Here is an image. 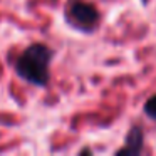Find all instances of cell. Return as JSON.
<instances>
[{
    "label": "cell",
    "mask_w": 156,
    "mask_h": 156,
    "mask_svg": "<svg viewBox=\"0 0 156 156\" xmlns=\"http://www.w3.org/2000/svg\"><path fill=\"white\" fill-rule=\"evenodd\" d=\"M143 109H144V114L148 116V118H151L156 121V94L151 96V98L144 102V108Z\"/></svg>",
    "instance_id": "cell-4"
},
{
    "label": "cell",
    "mask_w": 156,
    "mask_h": 156,
    "mask_svg": "<svg viewBox=\"0 0 156 156\" xmlns=\"http://www.w3.org/2000/svg\"><path fill=\"white\" fill-rule=\"evenodd\" d=\"M54 57V51L45 44H32L27 47L15 62V72L20 79L29 84L44 87L51 77V61Z\"/></svg>",
    "instance_id": "cell-1"
},
{
    "label": "cell",
    "mask_w": 156,
    "mask_h": 156,
    "mask_svg": "<svg viewBox=\"0 0 156 156\" xmlns=\"http://www.w3.org/2000/svg\"><path fill=\"white\" fill-rule=\"evenodd\" d=\"M143 141H144V136H143V131L139 126H133L131 131H129L128 138H126V144L122 146L121 149L116 151L118 156H122V154H139L143 151Z\"/></svg>",
    "instance_id": "cell-3"
},
{
    "label": "cell",
    "mask_w": 156,
    "mask_h": 156,
    "mask_svg": "<svg viewBox=\"0 0 156 156\" xmlns=\"http://www.w3.org/2000/svg\"><path fill=\"white\" fill-rule=\"evenodd\" d=\"M66 20L81 32H94L99 27L101 14L98 7L87 0H69L66 5Z\"/></svg>",
    "instance_id": "cell-2"
}]
</instances>
